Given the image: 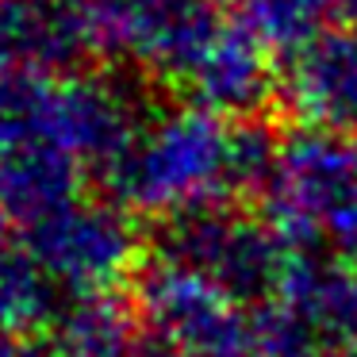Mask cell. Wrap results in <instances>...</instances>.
<instances>
[{
    "mask_svg": "<svg viewBox=\"0 0 357 357\" xmlns=\"http://www.w3.org/2000/svg\"><path fill=\"white\" fill-rule=\"evenodd\" d=\"M334 231H338L342 238L349 242V246H357V200H354V204H349V208L338 215V223H334Z\"/></svg>",
    "mask_w": 357,
    "mask_h": 357,
    "instance_id": "obj_11",
    "label": "cell"
},
{
    "mask_svg": "<svg viewBox=\"0 0 357 357\" xmlns=\"http://www.w3.org/2000/svg\"><path fill=\"white\" fill-rule=\"evenodd\" d=\"M93 54L185 89L223 31L215 0H70Z\"/></svg>",
    "mask_w": 357,
    "mask_h": 357,
    "instance_id": "obj_3",
    "label": "cell"
},
{
    "mask_svg": "<svg viewBox=\"0 0 357 357\" xmlns=\"http://www.w3.org/2000/svg\"><path fill=\"white\" fill-rule=\"evenodd\" d=\"M357 200V142L326 127H300L284 135L265 204L288 231H311Z\"/></svg>",
    "mask_w": 357,
    "mask_h": 357,
    "instance_id": "obj_4",
    "label": "cell"
},
{
    "mask_svg": "<svg viewBox=\"0 0 357 357\" xmlns=\"http://www.w3.org/2000/svg\"><path fill=\"white\" fill-rule=\"evenodd\" d=\"M181 93H188V100L215 116L254 119L273 96L269 50L227 16L223 31L215 35Z\"/></svg>",
    "mask_w": 357,
    "mask_h": 357,
    "instance_id": "obj_5",
    "label": "cell"
},
{
    "mask_svg": "<svg viewBox=\"0 0 357 357\" xmlns=\"http://www.w3.org/2000/svg\"><path fill=\"white\" fill-rule=\"evenodd\" d=\"M16 81H20V73H12V70H4V66H0V116L8 112L12 93H16Z\"/></svg>",
    "mask_w": 357,
    "mask_h": 357,
    "instance_id": "obj_12",
    "label": "cell"
},
{
    "mask_svg": "<svg viewBox=\"0 0 357 357\" xmlns=\"http://www.w3.org/2000/svg\"><path fill=\"white\" fill-rule=\"evenodd\" d=\"M89 50L70 0H0V66L27 77L70 73Z\"/></svg>",
    "mask_w": 357,
    "mask_h": 357,
    "instance_id": "obj_7",
    "label": "cell"
},
{
    "mask_svg": "<svg viewBox=\"0 0 357 357\" xmlns=\"http://www.w3.org/2000/svg\"><path fill=\"white\" fill-rule=\"evenodd\" d=\"M234 123L227 116L181 104L139 127L131 146L104 177L108 188L142 211H200L215 208L231 181Z\"/></svg>",
    "mask_w": 357,
    "mask_h": 357,
    "instance_id": "obj_1",
    "label": "cell"
},
{
    "mask_svg": "<svg viewBox=\"0 0 357 357\" xmlns=\"http://www.w3.org/2000/svg\"><path fill=\"white\" fill-rule=\"evenodd\" d=\"M288 100L307 127L357 142V31L342 27L300 50L288 70Z\"/></svg>",
    "mask_w": 357,
    "mask_h": 357,
    "instance_id": "obj_6",
    "label": "cell"
},
{
    "mask_svg": "<svg viewBox=\"0 0 357 357\" xmlns=\"http://www.w3.org/2000/svg\"><path fill=\"white\" fill-rule=\"evenodd\" d=\"M326 20L331 24H342L349 31H357V0H323Z\"/></svg>",
    "mask_w": 357,
    "mask_h": 357,
    "instance_id": "obj_10",
    "label": "cell"
},
{
    "mask_svg": "<svg viewBox=\"0 0 357 357\" xmlns=\"http://www.w3.org/2000/svg\"><path fill=\"white\" fill-rule=\"evenodd\" d=\"M39 250L58 265H77V269H112L123 261L131 234L116 208L104 204H66L35 223Z\"/></svg>",
    "mask_w": 357,
    "mask_h": 357,
    "instance_id": "obj_8",
    "label": "cell"
},
{
    "mask_svg": "<svg viewBox=\"0 0 357 357\" xmlns=\"http://www.w3.org/2000/svg\"><path fill=\"white\" fill-rule=\"evenodd\" d=\"M0 119H12L35 139L50 142L85 173H108L142 127L127 89H119L112 77L81 70L54 77L20 73L12 104Z\"/></svg>",
    "mask_w": 357,
    "mask_h": 357,
    "instance_id": "obj_2",
    "label": "cell"
},
{
    "mask_svg": "<svg viewBox=\"0 0 357 357\" xmlns=\"http://www.w3.org/2000/svg\"><path fill=\"white\" fill-rule=\"evenodd\" d=\"M227 12L269 54L288 58L323 39V24H331L323 0H227Z\"/></svg>",
    "mask_w": 357,
    "mask_h": 357,
    "instance_id": "obj_9",
    "label": "cell"
}]
</instances>
